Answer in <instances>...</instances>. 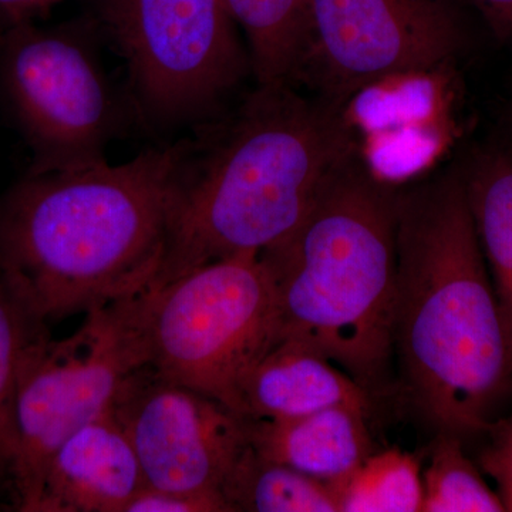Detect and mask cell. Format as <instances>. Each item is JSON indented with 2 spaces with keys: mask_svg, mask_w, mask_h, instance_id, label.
Masks as SVG:
<instances>
[{
  "mask_svg": "<svg viewBox=\"0 0 512 512\" xmlns=\"http://www.w3.org/2000/svg\"><path fill=\"white\" fill-rule=\"evenodd\" d=\"M190 151L28 171L0 195V288L42 326L150 289Z\"/></svg>",
  "mask_w": 512,
  "mask_h": 512,
  "instance_id": "1",
  "label": "cell"
},
{
  "mask_svg": "<svg viewBox=\"0 0 512 512\" xmlns=\"http://www.w3.org/2000/svg\"><path fill=\"white\" fill-rule=\"evenodd\" d=\"M393 353L441 433L483 436L512 396V332L463 175L399 192Z\"/></svg>",
  "mask_w": 512,
  "mask_h": 512,
  "instance_id": "2",
  "label": "cell"
},
{
  "mask_svg": "<svg viewBox=\"0 0 512 512\" xmlns=\"http://www.w3.org/2000/svg\"><path fill=\"white\" fill-rule=\"evenodd\" d=\"M359 154L346 107L289 86H258L175 192L163 264L150 289L288 237Z\"/></svg>",
  "mask_w": 512,
  "mask_h": 512,
  "instance_id": "3",
  "label": "cell"
},
{
  "mask_svg": "<svg viewBox=\"0 0 512 512\" xmlns=\"http://www.w3.org/2000/svg\"><path fill=\"white\" fill-rule=\"evenodd\" d=\"M399 192L356 154L301 224L261 252L279 336L306 343L370 393L393 356Z\"/></svg>",
  "mask_w": 512,
  "mask_h": 512,
  "instance_id": "4",
  "label": "cell"
},
{
  "mask_svg": "<svg viewBox=\"0 0 512 512\" xmlns=\"http://www.w3.org/2000/svg\"><path fill=\"white\" fill-rule=\"evenodd\" d=\"M147 306L148 289L96 306L67 338L49 328L30 336L19 360V454L5 510H28L57 447L109 412L123 383L148 365Z\"/></svg>",
  "mask_w": 512,
  "mask_h": 512,
  "instance_id": "5",
  "label": "cell"
},
{
  "mask_svg": "<svg viewBox=\"0 0 512 512\" xmlns=\"http://www.w3.org/2000/svg\"><path fill=\"white\" fill-rule=\"evenodd\" d=\"M146 336L148 365L234 410L242 377L279 336L261 256H228L148 289Z\"/></svg>",
  "mask_w": 512,
  "mask_h": 512,
  "instance_id": "6",
  "label": "cell"
},
{
  "mask_svg": "<svg viewBox=\"0 0 512 512\" xmlns=\"http://www.w3.org/2000/svg\"><path fill=\"white\" fill-rule=\"evenodd\" d=\"M96 22L0 33V94L32 150L28 171L106 163L123 109L97 52Z\"/></svg>",
  "mask_w": 512,
  "mask_h": 512,
  "instance_id": "7",
  "label": "cell"
},
{
  "mask_svg": "<svg viewBox=\"0 0 512 512\" xmlns=\"http://www.w3.org/2000/svg\"><path fill=\"white\" fill-rule=\"evenodd\" d=\"M97 25L123 57L143 119L177 126L210 116L251 60L224 0H99Z\"/></svg>",
  "mask_w": 512,
  "mask_h": 512,
  "instance_id": "8",
  "label": "cell"
},
{
  "mask_svg": "<svg viewBox=\"0 0 512 512\" xmlns=\"http://www.w3.org/2000/svg\"><path fill=\"white\" fill-rule=\"evenodd\" d=\"M460 43L450 0H305L291 86L346 107L383 80L446 69Z\"/></svg>",
  "mask_w": 512,
  "mask_h": 512,
  "instance_id": "9",
  "label": "cell"
},
{
  "mask_svg": "<svg viewBox=\"0 0 512 512\" xmlns=\"http://www.w3.org/2000/svg\"><path fill=\"white\" fill-rule=\"evenodd\" d=\"M110 412L136 451L146 487L224 501L222 485L248 444L245 417L150 365L128 377Z\"/></svg>",
  "mask_w": 512,
  "mask_h": 512,
  "instance_id": "10",
  "label": "cell"
},
{
  "mask_svg": "<svg viewBox=\"0 0 512 512\" xmlns=\"http://www.w3.org/2000/svg\"><path fill=\"white\" fill-rule=\"evenodd\" d=\"M144 485L136 451L109 410L57 447L26 512H124Z\"/></svg>",
  "mask_w": 512,
  "mask_h": 512,
  "instance_id": "11",
  "label": "cell"
},
{
  "mask_svg": "<svg viewBox=\"0 0 512 512\" xmlns=\"http://www.w3.org/2000/svg\"><path fill=\"white\" fill-rule=\"evenodd\" d=\"M346 406L369 412V392L306 343L278 336L238 384L235 413L286 420Z\"/></svg>",
  "mask_w": 512,
  "mask_h": 512,
  "instance_id": "12",
  "label": "cell"
},
{
  "mask_svg": "<svg viewBox=\"0 0 512 512\" xmlns=\"http://www.w3.org/2000/svg\"><path fill=\"white\" fill-rule=\"evenodd\" d=\"M367 413L338 406L286 420L247 419L249 444L262 456L335 483L372 454Z\"/></svg>",
  "mask_w": 512,
  "mask_h": 512,
  "instance_id": "13",
  "label": "cell"
},
{
  "mask_svg": "<svg viewBox=\"0 0 512 512\" xmlns=\"http://www.w3.org/2000/svg\"><path fill=\"white\" fill-rule=\"evenodd\" d=\"M463 181L478 241L512 332V157H485Z\"/></svg>",
  "mask_w": 512,
  "mask_h": 512,
  "instance_id": "14",
  "label": "cell"
},
{
  "mask_svg": "<svg viewBox=\"0 0 512 512\" xmlns=\"http://www.w3.org/2000/svg\"><path fill=\"white\" fill-rule=\"evenodd\" d=\"M229 512H338L328 483L299 473L259 454L248 444L224 485Z\"/></svg>",
  "mask_w": 512,
  "mask_h": 512,
  "instance_id": "15",
  "label": "cell"
},
{
  "mask_svg": "<svg viewBox=\"0 0 512 512\" xmlns=\"http://www.w3.org/2000/svg\"><path fill=\"white\" fill-rule=\"evenodd\" d=\"M224 3L247 40L256 84L291 86L305 0H224Z\"/></svg>",
  "mask_w": 512,
  "mask_h": 512,
  "instance_id": "16",
  "label": "cell"
},
{
  "mask_svg": "<svg viewBox=\"0 0 512 512\" xmlns=\"http://www.w3.org/2000/svg\"><path fill=\"white\" fill-rule=\"evenodd\" d=\"M329 485L342 512H416L423 507L419 460L400 450L372 453L349 476Z\"/></svg>",
  "mask_w": 512,
  "mask_h": 512,
  "instance_id": "17",
  "label": "cell"
},
{
  "mask_svg": "<svg viewBox=\"0 0 512 512\" xmlns=\"http://www.w3.org/2000/svg\"><path fill=\"white\" fill-rule=\"evenodd\" d=\"M423 512H503L497 491L464 453L460 437L441 433L423 473Z\"/></svg>",
  "mask_w": 512,
  "mask_h": 512,
  "instance_id": "18",
  "label": "cell"
},
{
  "mask_svg": "<svg viewBox=\"0 0 512 512\" xmlns=\"http://www.w3.org/2000/svg\"><path fill=\"white\" fill-rule=\"evenodd\" d=\"M40 328L0 288V507L5 508L18 463L16 386L20 355L30 336Z\"/></svg>",
  "mask_w": 512,
  "mask_h": 512,
  "instance_id": "19",
  "label": "cell"
},
{
  "mask_svg": "<svg viewBox=\"0 0 512 512\" xmlns=\"http://www.w3.org/2000/svg\"><path fill=\"white\" fill-rule=\"evenodd\" d=\"M481 437L478 467L493 478L505 511L512 512V412L493 421Z\"/></svg>",
  "mask_w": 512,
  "mask_h": 512,
  "instance_id": "20",
  "label": "cell"
},
{
  "mask_svg": "<svg viewBox=\"0 0 512 512\" xmlns=\"http://www.w3.org/2000/svg\"><path fill=\"white\" fill-rule=\"evenodd\" d=\"M124 512H228L224 501L211 495L177 493L144 485Z\"/></svg>",
  "mask_w": 512,
  "mask_h": 512,
  "instance_id": "21",
  "label": "cell"
},
{
  "mask_svg": "<svg viewBox=\"0 0 512 512\" xmlns=\"http://www.w3.org/2000/svg\"><path fill=\"white\" fill-rule=\"evenodd\" d=\"M66 0H0V33L40 23Z\"/></svg>",
  "mask_w": 512,
  "mask_h": 512,
  "instance_id": "22",
  "label": "cell"
},
{
  "mask_svg": "<svg viewBox=\"0 0 512 512\" xmlns=\"http://www.w3.org/2000/svg\"><path fill=\"white\" fill-rule=\"evenodd\" d=\"M480 13L495 35L512 39V0H463Z\"/></svg>",
  "mask_w": 512,
  "mask_h": 512,
  "instance_id": "23",
  "label": "cell"
}]
</instances>
